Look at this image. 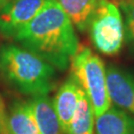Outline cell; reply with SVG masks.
<instances>
[{
    "mask_svg": "<svg viewBox=\"0 0 134 134\" xmlns=\"http://www.w3.org/2000/svg\"><path fill=\"white\" fill-rule=\"evenodd\" d=\"M12 39L61 71L80 48L75 26L57 0H50Z\"/></svg>",
    "mask_w": 134,
    "mask_h": 134,
    "instance_id": "cell-1",
    "label": "cell"
},
{
    "mask_svg": "<svg viewBox=\"0 0 134 134\" xmlns=\"http://www.w3.org/2000/svg\"><path fill=\"white\" fill-rule=\"evenodd\" d=\"M0 74L9 85L26 96H48L55 86V68L21 46L0 48Z\"/></svg>",
    "mask_w": 134,
    "mask_h": 134,
    "instance_id": "cell-2",
    "label": "cell"
},
{
    "mask_svg": "<svg viewBox=\"0 0 134 134\" xmlns=\"http://www.w3.org/2000/svg\"><path fill=\"white\" fill-rule=\"evenodd\" d=\"M72 79L90 100L96 117L111 106L106 69L100 58L87 47H81L71 59Z\"/></svg>",
    "mask_w": 134,
    "mask_h": 134,
    "instance_id": "cell-3",
    "label": "cell"
},
{
    "mask_svg": "<svg viewBox=\"0 0 134 134\" xmlns=\"http://www.w3.org/2000/svg\"><path fill=\"white\" fill-rule=\"evenodd\" d=\"M87 29L98 52L113 56L120 51L125 36L124 22L119 8L113 2L99 0Z\"/></svg>",
    "mask_w": 134,
    "mask_h": 134,
    "instance_id": "cell-4",
    "label": "cell"
},
{
    "mask_svg": "<svg viewBox=\"0 0 134 134\" xmlns=\"http://www.w3.org/2000/svg\"><path fill=\"white\" fill-rule=\"evenodd\" d=\"M50 0H11L0 9V33L12 38L17 31L28 24Z\"/></svg>",
    "mask_w": 134,
    "mask_h": 134,
    "instance_id": "cell-5",
    "label": "cell"
},
{
    "mask_svg": "<svg viewBox=\"0 0 134 134\" xmlns=\"http://www.w3.org/2000/svg\"><path fill=\"white\" fill-rule=\"evenodd\" d=\"M110 100L134 117V74L115 66L106 70Z\"/></svg>",
    "mask_w": 134,
    "mask_h": 134,
    "instance_id": "cell-6",
    "label": "cell"
},
{
    "mask_svg": "<svg viewBox=\"0 0 134 134\" xmlns=\"http://www.w3.org/2000/svg\"><path fill=\"white\" fill-rule=\"evenodd\" d=\"M82 91L72 77L60 86L53 100V105L64 134H67L69 126L77 108Z\"/></svg>",
    "mask_w": 134,
    "mask_h": 134,
    "instance_id": "cell-7",
    "label": "cell"
},
{
    "mask_svg": "<svg viewBox=\"0 0 134 134\" xmlns=\"http://www.w3.org/2000/svg\"><path fill=\"white\" fill-rule=\"evenodd\" d=\"M2 125L8 134H40L30 102H15L8 117L2 119Z\"/></svg>",
    "mask_w": 134,
    "mask_h": 134,
    "instance_id": "cell-8",
    "label": "cell"
},
{
    "mask_svg": "<svg viewBox=\"0 0 134 134\" xmlns=\"http://www.w3.org/2000/svg\"><path fill=\"white\" fill-rule=\"evenodd\" d=\"M94 134H134V117L123 109L111 105L96 117Z\"/></svg>",
    "mask_w": 134,
    "mask_h": 134,
    "instance_id": "cell-9",
    "label": "cell"
},
{
    "mask_svg": "<svg viewBox=\"0 0 134 134\" xmlns=\"http://www.w3.org/2000/svg\"><path fill=\"white\" fill-rule=\"evenodd\" d=\"M40 134H62V128L55 111L53 101L48 96H34L30 101Z\"/></svg>",
    "mask_w": 134,
    "mask_h": 134,
    "instance_id": "cell-10",
    "label": "cell"
},
{
    "mask_svg": "<svg viewBox=\"0 0 134 134\" xmlns=\"http://www.w3.org/2000/svg\"><path fill=\"white\" fill-rule=\"evenodd\" d=\"M71 19L74 26L81 32L86 31L99 0H57Z\"/></svg>",
    "mask_w": 134,
    "mask_h": 134,
    "instance_id": "cell-11",
    "label": "cell"
},
{
    "mask_svg": "<svg viewBox=\"0 0 134 134\" xmlns=\"http://www.w3.org/2000/svg\"><path fill=\"white\" fill-rule=\"evenodd\" d=\"M94 119L96 116L91 102L82 91L67 134H94Z\"/></svg>",
    "mask_w": 134,
    "mask_h": 134,
    "instance_id": "cell-12",
    "label": "cell"
},
{
    "mask_svg": "<svg viewBox=\"0 0 134 134\" xmlns=\"http://www.w3.org/2000/svg\"><path fill=\"white\" fill-rule=\"evenodd\" d=\"M124 15V32L128 41L134 44V0H120Z\"/></svg>",
    "mask_w": 134,
    "mask_h": 134,
    "instance_id": "cell-13",
    "label": "cell"
},
{
    "mask_svg": "<svg viewBox=\"0 0 134 134\" xmlns=\"http://www.w3.org/2000/svg\"><path fill=\"white\" fill-rule=\"evenodd\" d=\"M10 1H11V0H0V9H1L2 7H4L7 3H9Z\"/></svg>",
    "mask_w": 134,
    "mask_h": 134,
    "instance_id": "cell-14",
    "label": "cell"
},
{
    "mask_svg": "<svg viewBox=\"0 0 134 134\" xmlns=\"http://www.w3.org/2000/svg\"><path fill=\"white\" fill-rule=\"evenodd\" d=\"M3 114H2V107H0V134H1V122H2V119H3Z\"/></svg>",
    "mask_w": 134,
    "mask_h": 134,
    "instance_id": "cell-15",
    "label": "cell"
},
{
    "mask_svg": "<svg viewBox=\"0 0 134 134\" xmlns=\"http://www.w3.org/2000/svg\"><path fill=\"white\" fill-rule=\"evenodd\" d=\"M0 107H1V101H0Z\"/></svg>",
    "mask_w": 134,
    "mask_h": 134,
    "instance_id": "cell-16",
    "label": "cell"
}]
</instances>
